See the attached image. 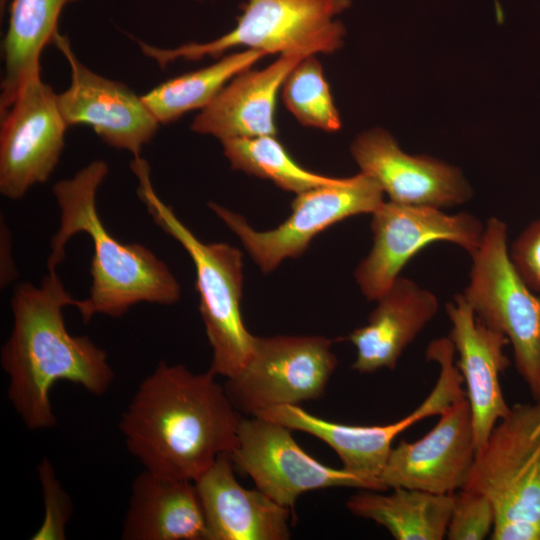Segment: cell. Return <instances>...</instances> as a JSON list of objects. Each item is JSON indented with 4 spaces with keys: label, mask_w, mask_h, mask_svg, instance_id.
Segmentation results:
<instances>
[{
    "label": "cell",
    "mask_w": 540,
    "mask_h": 540,
    "mask_svg": "<svg viewBox=\"0 0 540 540\" xmlns=\"http://www.w3.org/2000/svg\"><path fill=\"white\" fill-rule=\"evenodd\" d=\"M240 412L211 371L161 361L121 416L127 449L161 476L195 481L236 441Z\"/></svg>",
    "instance_id": "6da1fadb"
},
{
    "label": "cell",
    "mask_w": 540,
    "mask_h": 540,
    "mask_svg": "<svg viewBox=\"0 0 540 540\" xmlns=\"http://www.w3.org/2000/svg\"><path fill=\"white\" fill-rule=\"evenodd\" d=\"M53 44L71 68L68 89L57 95L67 126L87 125L111 147L127 150L134 157L155 136L159 122L128 86L99 75L83 65L69 39L58 33Z\"/></svg>",
    "instance_id": "5bb4252c"
},
{
    "label": "cell",
    "mask_w": 540,
    "mask_h": 540,
    "mask_svg": "<svg viewBox=\"0 0 540 540\" xmlns=\"http://www.w3.org/2000/svg\"><path fill=\"white\" fill-rule=\"evenodd\" d=\"M470 282L463 296L476 319L504 334L516 370L534 400L540 398V295L524 282L507 246V226L491 217L471 255Z\"/></svg>",
    "instance_id": "52a82bcc"
},
{
    "label": "cell",
    "mask_w": 540,
    "mask_h": 540,
    "mask_svg": "<svg viewBox=\"0 0 540 540\" xmlns=\"http://www.w3.org/2000/svg\"><path fill=\"white\" fill-rule=\"evenodd\" d=\"M377 300L368 323L347 337L356 348L352 369L361 374L395 369L403 351L434 318L439 305L432 292L399 276Z\"/></svg>",
    "instance_id": "ffe728a7"
},
{
    "label": "cell",
    "mask_w": 540,
    "mask_h": 540,
    "mask_svg": "<svg viewBox=\"0 0 540 540\" xmlns=\"http://www.w3.org/2000/svg\"><path fill=\"white\" fill-rule=\"evenodd\" d=\"M281 89L284 105L302 125L328 132L341 127L323 67L314 55L302 59L288 73Z\"/></svg>",
    "instance_id": "484cf974"
},
{
    "label": "cell",
    "mask_w": 540,
    "mask_h": 540,
    "mask_svg": "<svg viewBox=\"0 0 540 540\" xmlns=\"http://www.w3.org/2000/svg\"><path fill=\"white\" fill-rule=\"evenodd\" d=\"M381 186L360 172L338 178L332 184L297 194L290 216L277 228L257 231L238 213L219 204H208L234 232L264 273L273 271L285 258L304 253L311 240L329 226L345 218L373 213L384 201Z\"/></svg>",
    "instance_id": "9c48e42d"
},
{
    "label": "cell",
    "mask_w": 540,
    "mask_h": 540,
    "mask_svg": "<svg viewBox=\"0 0 540 540\" xmlns=\"http://www.w3.org/2000/svg\"><path fill=\"white\" fill-rule=\"evenodd\" d=\"M365 490L349 498V511L384 527L396 540H442L446 537L453 494L392 488L389 494Z\"/></svg>",
    "instance_id": "603a6c76"
},
{
    "label": "cell",
    "mask_w": 540,
    "mask_h": 540,
    "mask_svg": "<svg viewBox=\"0 0 540 540\" xmlns=\"http://www.w3.org/2000/svg\"><path fill=\"white\" fill-rule=\"evenodd\" d=\"M307 55L281 54L262 70L235 75L194 118L191 129L220 141L276 136V97L288 73Z\"/></svg>",
    "instance_id": "d6986e66"
},
{
    "label": "cell",
    "mask_w": 540,
    "mask_h": 540,
    "mask_svg": "<svg viewBox=\"0 0 540 540\" xmlns=\"http://www.w3.org/2000/svg\"><path fill=\"white\" fill-rule=\"evenodd\" d=\"M371 230L373 246L357 267L355 279L365 297L377 300L406 263L433 242H452L473 255L484 226L467 212L449 215L435 207L389 201L372 213Z\"/></svg>",
    "instance_id": "8fae6325"
},
{
    "label": "cell",
    "mask_w": 540,
    "mask_h": 540,
    "mask_svg": "<svg viewBox=\"0 0 540 540\" xmlns=\"http://www.w3.org/2000/svg\"><path fill=\"white\" fill-rule=\"evenodd\" d=\"M350 0H246L237 25L206 43H187L171 49L140 40L141 51L161 68L178 59L197 61L220 57L225 51L247 47L266 54L333 53L343 44L345 28L336 18Z\"/></svg>",
    "instance_id": "8992f818"
},
{
    "label": "cell",
    "mask_w": 540,
    "mask_h": 540,
    "mask_svg": "<svg viewBox=\"0 0 540 540\" xmlns=\"http://www.w3.org/2000/svg\"><path fill=\"white\" fill-rule=\"evenodd\" d=\"M451 322L449 339L458 352L457 367L466 385L477 451L495 425L509 413L500 375L509 366L504 352L507 337L479 322L463 294L446 304Z\"/></svg>",
    "instance_id": "e0dca14e"
},
{
    "label": "cell",
    "mask_w": 540,
    "mask_h": 540,
    "mask_svg": "<svg viewBox=\"0 0 540 540\" xmlns=\"http://www.w3.org/2000/svg\"><path fill=\"white\" fill-rule=\"evenodd\" d=\"M221 142L233 169L269 179L286 191L299 194L338 180L300 166L275 136L235 138Z\"/></svg>",
    "instance_id": "d4e9b609"
},
{
    "label": "cell",
    "mask_w": 540,
    "mask_h": 540,
    "mask_svg": "<svg viewBox=\"0 0 540 540\" xmlns=\"http://www.w3.org/2000/svg\"><path fill=\"white\" fill-rule=\"evenodd\" d=\"M265 55L253 49L232 53L207 67L161 83L141 95L142 99L159 124H168L189 111L203 109L235 75Z\"/></svg>",
    "instance_id": "cb8c5ba5"
},
{
    "label": "cell",
    "mask_w": 540,
    "mask_h": 540,
    "mask_svg": "<svg viewBox=\"0 0 540 540\" xmlns=\"http://www.w3.org/2000/svg\"><path fill=\"white\" fill-rule=\"evenodd\" d=\"M454 354L450 346H440L432 352L431 359L440 368L434 387L416 409L393 423L346 425L319 418L298 405L274 406L253 415L322 440L337 453L343 468L363 480L368 490L385 491L379 478L394 439L417 422L439 416L454 401L465 396Z\"/></svg>",
    "instance_id": "ba28073f"
},
{
    "label": "cell",
    "mask_w": 540,
    "mask_h": 540,
    "mask_svg": "<svg viewBox=\"0 0 540 540\" xmlns=\"http://www.w3.org/2000/svg\"><path fill=\"white\" fill-rule=\"evenodd\" d=\"M351 153L361 172L376 180L392 202L440 208L471 198L472 190L457 168L404 153L382 129L358 136Z\"/></svg>",
    "instance_id": "2e32d148"
},
{
    "label": "cell",
    "mask_w": 540,
    "mask_h": 540,
    "mask_svg": "<svg viewBox=\"0 0 540 540\" xmlns=\"http://www.w3.org/2000/svg\"><path fill=\"white\" fill-rule=\"evenodd\" d=\"M495 511L481 492L463 487L453 493V506L446 537L449 540H482L490 536Z\"/></svg>",
    "instance_id": "4316f807"
},
{
    "label": "cell",
    "mask_w": 540,
    "mask_h": 540,
    "mask_svg": "<svg viewBox=\"0 0 540 540\" xmlns=\"http://www.w3.org/2000/svg\"><path fill=\"white\" fill-rule=\"evenodd\" d=\"M40 73L28 78L1 116L0 192L19 199L48 180L64 148L67 124Z\"/></svg>",
    "instance_id": "4fadbf2b"
},
{
    "label": "cell",
    "mask_w": 540,
    "mask_h": 540,
    "mask_svg": "<svg viewBox=\"0 0 540 540\" xmlns=\"http://www.w3.org/2000/svg\"><path fill=\"white\" fill-rule=\"evenodd\" d=\"M38 475L45 511L43 522L31 539L63 540L66 538V524L72 514L71 500L47 458L38 465Z\"/></svg>",
    "instance_id": "83f0119b"
},
{
    "label": "cell",
    "mask_w": 540,
    "mask_h": 540,
    "mask_svg": "<svg viewBox=\"0 0 540 540\" xmlns=\"http://www.w3.org/2000/svg\"><path fill=\"white\" fill-rule=\"evenodd\" d=\"M203 509L207 540H287L290 510L235 478L228 454L194 481Z\"/></svg>",
    "instance_id": "ac0fdd59"
},
{
    "label": "cell",
    "mask_w": 540,
    "mask_h": 540,
    "mask_svg": "<svg viewBox=\"0 0 540 540\" xmlns=\"http://www.w3.org/2000/svg\"><path fill=\"white\" fill-rule=\"evenodd\" d=\"M332 340L322 336H255L243 370L225 384L241 413L320 398L337 366Z\"/></svg>",
    "instance_id": "30bf717a"
},
{
    "label": "cell",
    "mask_w": 540,
    "mask_h": 540,
    "mask_svg": "<svg viewBox=\"0 0 540 540\" xmlns=\"http://www.w3.org/2000/svg\"><path fill=\"white\" fill-rule=\"evenodd\" d=\"M131 169L138 179V196L155 224L182 245L195 265L200 313L212 348L209 371L234 378L248 363L255 339L241 316L242 253L226 243L199 240L158 197L144 159L134 158Z\"/></svg>",
    "instance_id": "277c9868"
},
{
    "label": "cell",
    "mask_w": 540,
    "mask_h": 540,
    "mask_svg": "<svg viewBox=\"0 0 540 540\" xmlns=\"http://www.w3.org/2000/svg\"><path fill=\"white\" fill-rule=\"evenodd\" d=\"M121 536L125 540H207L194 481L144 469L132 483Z\"/></svg>",
    "instance_id": "44dd1931"
},
{
    "label": "cell",
    "mask_w": 540,
    "mask_h": 540,
    "mask_svg": "<svg viewBox=\"0 0 540 540\" xmlns=\"http://www.w3.org/2000/svg\"><path fill=\"white\" fill-rule=\"evenodd\" d=\"M509 256L527 286L540 295V220L530 224L517 237Z\"/></svg>",
    "instance_id": "f1b7e54d"
},
{
    "label": "cell",
    "mask_w": 540,
    "mask_h": 540,
    "mask_svg": "<svg viewBox=\"0 0 540 540\" xmlns=\"http://www.w3.org/2000/svg\"><path fill=\"white\" fill-rule=\"evenodd\" d=\"M292 431L262 417L242 418L229 457L258 490L289 509L308 491L331 487L368 490L363 480L344 468L326 466L307 454Z\"/></svg>",
    "instance_id": "7c38bea8"
},
{
    "label": "cell",
    "mask_w": 540,
    "mask_h": 540,
    "mask_svg": "<svg viewBox=\"0 0 540 540\" xmlns=\"http://www.w3.org/2000/svg\"><path fill=\"white\" fill-rule=\"evenodd\" d=\"M11 0H0V11L1 15H3L4 11L6 10V7L8 6L9 2Z\"/></svg>",
    "instance_id": "f546056e"
},
{
    "label": "cell",
    "mask_w": 540,
    "mask_h": 540,
    "mask_svg": "<svg viewBox=\"0 0 540 540\" xmlns=\"http://www.w3.org/2000/svg\"><path fill=\"white\" fill-rule=\"evenodd\" d=\"M80 0H11L2 48L4 74L1 81L0 115L15 99L24 82L40 73V55L59 33L63 8Z\"/></svg>",
    "instance_id": "7402d4cb"
},
{
    "label": "cell",
    "mask_w": 540,
    "mask_h": 540,
    "mask_svg": "<svg viewBox=\"0 0 540 540\" xmlns=\"http://www.w3.org/2000/svg\"><path fill=\"white\" fill-rule=\"evenodd\" d=\"M465 487L491 501V539L540 540V398L513 405L495 425Z\"/></svg>",
    "instance_id": "5b68a950"
},
{
    "label": "cell",
    "mask_w": 540,
    "mask_h": 540,
    "mask_svg": "<svg viewBox=\"0 0 540 540\" xmlns=\"http://www.w3.org/2000/svg\"><path fill=\"white\" fill-rule=\"evenodd\" d=\"M75 301L56 270H48L39 286L24 282L14 289L13 325L1 350V365L9 379V401L31 430L56 424L49 393L57 381L99 396L114 378L106 351L88 336L68 332L63 308Z\"/></svg>",
    "instance_id": "7a4b0ae2"
},
{
    "label": "cell",
    "mask_w": 540,
    "mask_h": 540,
    "mask_svg": "<svg viewBox=\"0 0 540 540\" xmlns=\"http://www.w3.org/2000/svg\"><path fill=\"white\" fill-rule=\"evenodd\" d=\"M439 417L422 438L392 447L379 478L385 491L404 487L453 494L466 486L477 453L466 395Z\"/></svg>",
    "instance_id": "9a60e30c"
},
{
    "label": "cell",
    "mask_w": 540,
    "mask_h": 540,
    "mask_svg": "<svg viewBox=\"0 0 540 540\" xmlns=\"http://www.w3.org/2000/svg\"><path fill=\"white\" fill-rule=\"evenodd\" d=\"M108 171L107 162L94 160L52 189L60 223L51 239L48 270H56L63 261L65 246L75 234L86 233L93 244L89 295L74 304L85 323L97 314L120 317L141 302L171 305L181 296L178 281L150 249L121 243L105 228L96 194Z\"/></svg>",
    "instance_id": "3957f363"
}]
</instances>
